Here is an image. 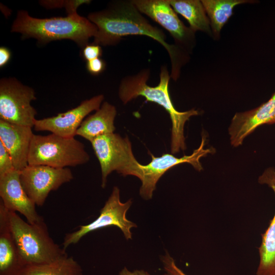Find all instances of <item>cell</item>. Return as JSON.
<instances>
[{"instance_id":"2e32d148","label":"cell","mask_w":275,"mask_h":275,"mask_svg":"<svg viewBox=\"0 0 275 275\" xmlns=\"http://www.w3.org/2000/svg\"><path fill=\"white\" fill-rule=\"evenodd\" d=\"M26 265L12 234L8 210L0 202V275H21Z\"/></svg>"},{"instance_id":"9a60e30c","label":"cell","mask_w":275,"mask_h":275,"mask_svg":"<svg viewBox=\"0 0 275 275\" xmlns=\"http://www.w3.org/2000/svg\"><path fill=\"white\" fill-rule=\"evenodd\" d=\"M32 127L0 119V141L10 154L15 170L21 171L28 165Z\"/></svg>"},{"instance_id":"4fadbf2b","label":"cell","mask_w":275,"mask_h":275,"mask_svg":"<svg viewBox=\"0 0 275 275\" xmlns=\"http://www.w3.org/2000/svg\"><path fill=\"white\" fill-rule=\"evenodd\" d=\"M275 123V92L266 102L254 109L236 113L228 128L231 144L237 147L259 126Z\"/></svg>"},{"instance_id":"5bb4252c","label":"cell","mask_w":275,"mask_h":275,"mask_svg":"<svg viewBox=\"0 0 275 275\" xmlns=\"http://www.w3.org/2000/svg\"><path fill=\"white\" fill-rule=\"evenodd\" d=\"M20 171L14 170L0 176L1 201L10 211L22 214L33 224L43 219L36 210V205L24 191L20 181Z\"/></svg>"},{"instance_id":"277c9868","label":"cell","mask_w":275,"mask_h":275,"mask_svg":"<svg viewBox=\"0 0 275 275\" xmlns=\"http://www.w3.org/2000/svg\"><path fill=\"white\" fill-rule=\"evenodd\" d=\"M8 216L14 240L26 266L51 262L68 255L50 236L43 219L31 224L16 212L8 210Z\"/></svg>"},{"instance_id":"3957f363","label":"cell","mask_w":275,"mask_h":275,"mask_svg":"<svg viewBox=\"0 0 275 275\" xmlns=\"http://www.w3.org/2000/svg\"><path fill=\"white\" fill-rule=\"evenodd\" d=\"M11 31L20 33L22 39H36L39 44L69 39L84 47L90 38L96 35L97 28L88 18L79 15L76 12L66 17L38 18L31 16L26 11L19 10Z\"/></svg>"},{"instance_id":"e0dca14e","label":"cell","mask_w":275,"mask_h":275,"mask_svg":"<svg viewBox=\"0 0 275 275\" xmlns=\"http://www.w3.org/2000/svg\"><path fill=\"white\" fill-rule=\"evenodd\" d=\"M260 184H267L275 194V169L269 168L259 177ZM262 241L258 248L259 263L256 275H275V213L269 225L262 234Z\"/></svg>"},{"instance_id":"ba28073f","label":"cell","mask_w":275,"mask_h":275,"mask_svg":"<svg viewBox=\"0 0 275 275\" xmlns=\"http://www.w3.org/2000/svg\"><path fill=\"white\" fill-rule=\"evenodd\" d=\"M131 204V199L125 203L121 201L120 189L114 186L98 217L88 225L80 226L77 230L67 233L62 243L63 248L66 250L69 246L77 243L90 232L111 226L119 228L127 240L131 239V229L137 227L135 223L126 218V213Z\"/></svg>"},{"instance_id":"7a4b0ae2","label":"cell","mask_w":275,"mask_h":275,"mask_svg":"<svg viewBox=\"0 0 275 275\" xmlns=\"http://www.w3.org/2000/svg\"><path fill=\"white\" fill-rule=\"evenodd\" d=\"M149 69H144L135 75L124 77L121 81L119 96L124 104H126L139 96L146 101L152 102L163 107L169 113L172 124L171 133V152L176 154L186 149L184 127L185 123L194 116L200 114L194 108L185 112H179L174 106L169 92L170 74L166 66H162L159 74V82L155 87L147 84L150 77Z\"/></svg>"},{"instance_id":"7c38bea8","label":"cell","mask_w":275,"mask_h":275,"mask_svg":"<svg viewBox=\"0 0 275 275\" xmlns=\"http://www.w3.org/2000/svg\"><path fill=\"white\" fill-rule=\"evenodd\" d=\"M103 99V95L95 96L82 101L76 107L56 116L36 119L34 128L37 131H47L62 137H74L85 117L98 110Z\"/></svg>"},{"instance_id":"d6986e66","label":"cell","mask_w":275,"mask_h":275,"mask_svg":"<svg viewBox=\"0 0 275 275\" xmlns=\"http://www.w3.org/2000/svg\"><path fill=\"white\" fill-rule=\"evenodd\" d=\"M210 21L212 37L218 39L222 29L233 14L234 8L240 4L252 3L248 0H202L201 1Z\"/></svg>"},{"instance_id":"52a82bcc","label":"cell","mask_w":275,"mask_h":275,"mask_svg":"<svg viewBox=\"0 0 275 275\" xmlns=\"http://www.w3.org/2000/svg\"><path fill=\"white\" fill-rule=\"evenodd\" d=\"M36 99L34 90L14 77L0 80V119L33 127L37 113L31 102Z\"/></svg>"},{"instance_id":"44dd1931","label":"cell","mask_w":275,"mask_h":275,"mask_svg":"<svg viewBox=\"0 0 275 275\" xmlns=\"http://www.w3.org/2000/svg\"><path fill=\"white\" fill-rule=\"evenodd\" d=\"M21 275H82L80 265L68 255L51 262L27 265Z\"/></svg>"},{"instance_id":"8992f818","label":"cell","mask_w":275,"mask_h":275,"mask_svg":"<svg viewBox=\"0 0 275 275\" xmlns=\"http://www.w3.org/2000/svg\"><path fill=\"white\" fill-rule=\"evenodd\" d=\"M90 142L100 163L102 188L105 187L108 175L114 171L123 176L132 175L141 180V164L135 158L127 137L112 133L97 136Z\"/></svg>"},{"instance_id":"6da1fadb","label":"cell","mask_w":275,"mask_h":275,"mask_svg":"<svg viewBox=\"0 0 275 275\" xmlns=\"http://www.w3.org/2000/svg\"><path fill=\"white\" fill-rule=\"evenodd\" d=\"M88 19L97 28L93 44L115 45L124 37L145 36L159 43L167 50L171 63V77L176 80L181 69L189 60V54L175 44H169L159 28L150 24L132 1H116L105 9L90 13Z\"/></svg>"},{"instance_id":"cb8c5ba5","label":"cell","mask_w":275,"mask_h":275,"mask_svg":"<svg viewBox=\"0 0 275 275\" xmlns=\"http://www.w3.org/2000/svg\"><path fill=\"white\" fill-rule=\"evenodd\" d=\"M102 53V50L101 46L93 43L87 44L84 47L82 50L83 57L87 61L100 58Z\"/></svg>"},{"instance_id":"9c48e42d","label":"cell","mask_w":275,"mask_h":275,"mask_svg":"<svg viewBox=\"0 0 275 275\" xmlns=\"http://www.w3.org/2000/svg\"><path fill=\"white\" fill-rule=\"evenodd\" d=\"M138 10L166 30L175 44L190 54L196 45L195 33L178 18L168 0H133Z\"/></svg>"},{"instance_id":"ac0fdd59","label":"cell","mask_w":275,"mask_h":275,"mask_svg":"<svg viewBox=\"0 0 275 275\" xmlns=\"http://www.w3.org/2000/svg\"><path fill=\"white\" fill-rule=\"evenodd\" d=\"M116 115L115 106L105 101L95 113L84 119L76 135L91 142L100 135L114 133L116 129L114 120Z\"/></svg>"},{"instance_id":"484cf974","label":"cell","mask_w":275,"mask_h":275,"mask_svg":"<svg viewBox=\"0 0 275 275\" xmlns=\"http://www.w3.org/2000/svg\"><path fill=\"white\" fill-rule=\"evenodd\" d=\"M11 58V52L5 47L0 48V67H2L6 65Z\"/></svg>"},{"instance_id":"8fae6325","label":"cell","mask_w":275,"mask_h":275,"mask_svg":"<svg viewBox=\"0 0 275 275\" xmlns=\"http://www.w3.org/2000/svg\"><path fill=\"white\" fill-rule=\"evenodd\" d=\"M206 138L204 133H202L199 147L189 155H184L178 158L173 154L165 153L160 157H155L150 153L151 161L147 164H141L142 176L140 180L142 185L140 190L141 197L145 200L151 199L155 189L156 183L160 177L167 171L178 164L188 163L196 170H203L200 159L209 154L214 153L215 151V149L212 147L204 148Z\"/></svg>"},{"instance_id":"4316f807","label":"cell","mask_w":275,"mask_h":275,"mask_svg":"<svg viewBox=\"0 0 275 275\" xmlns=\"http://www.w3.org/2000/svg\"><path fill=\"white\" fill-rule=\"evenodd\" d=\"M119 275H150L149 273L144 270H135L130 271L127 268L124 267L119 272Z\"/></svg>"},{"instance_id":"5b68a950","label":"cell","mask_w":275,"mask_h":275,"mask_svg":"<svg viewBox=\"0 0 275 275\" xmlns=\"http://www.w3.org/2000/svg\"><path fill=\"white\" fill-rule=\"evenodd\" d=\"M84 145L74 137L65 138L53 133L34 134L29 165H44L55 168L75 167L89 161Z\"/></svg>"},{"instance_id":"7402d4cb","label":"cell","mask_w":275,"mask_h":275,"mask_svg":"<svg viewBox=\"0 0 275 275\" xmlns=\"http://www.w3.org/2000/svg\"><path fill=\"white\" fill-rule=\"evenodd\" d=\"M14 170L12 158L3 143L0 141V176Z\"/></svg>"},{"instance_id":"30bf717a","label":"cell","mask_w":275,"mask_h":275,"mask_svg":"<svg viewBox=\"0 0 275 275\" xmlns=\"http://www.w3.org/2000/svg\"><path fill=\"white\" fill-rule=\"evenodd\" d=\"M73 175L69 168H55L44 165H28L20 171L21 185L37 206H42L48 194L70 182Z\"/></svg>"},{"instance_id":"d4e9b609","label":"cell","mask_w":275,"mask_h":275,"mask_svg":"<svg viewBox=\"0 0 275 275\" xmlns=\"http://www.w3.org/2000/svg\"><path fill=\"white\" fill-rule=\"evenodd\" d=\"M87 69L91 74L96 75L103 72L105 68V63L101 58L87 61Z\"/></svg>"},{"instance_id":"ffe728a7","label":"cell","mask_w":275,"mask_h":275,"mask_svg":"<svg viewBox=\"0 0 275 275\" xmlns=\"http://www.w3.org/2000/svg\"><path fill=\"white\" fill-rule=\"evenodd\" d=\"M176 13L184 17L195 32L201 31L212 37L210 21L204 6L199 0H168Z\"/></svg>"},{"instance_id":"603a6c76","label":"cell","mask_w":275,"mask_h":275,"mask_svg":"<svg viewBox=\"0 0 275 275\" xmlns=\"http://www.w3.org/2000/svg\"><path fill=\"white\" fill-rule=\"evenodd\" d=\"M165 275H187L176 265L174 259L168 253L161 257Z\"/></svg>"}]
</instances>
